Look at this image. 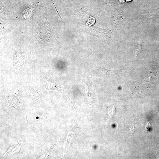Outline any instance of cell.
<instances>
[{"instance_id":"3","label":"cell","mask_w":159,"mask_h":159,"mask_svg":"<svg viewBox=\"0 0 159 159\" xmlns=\"http://www.w3.org/2000/svg\"><path fill=\"white\" fill-rule=\"evenodd\" d=\"M150 126V124L149 121H148L147 125L145 127V129L147 130V131H149V129L151 128Z\"/></svg>"},{"instance_id":"2","label":"cell","mask_w":159,"mask_h":159,"mask_svg":"<svg viewBox=\"0 0 159 159\" xmlns=\"http://www.w3.org/2000/svg\"><path fill=\"white\" fill-rule=\"evenodd\" d=\"M135 128L136 127L134 124L131 127L130 131L131 135H132L134 133Z\"/></svg>"},{"instance_id":"1","label":"cell","mask_w":159,"mask_h":159,"mask_svg":"<svg viewBox=\"0 0 159 159\" xmlns=\"http://www.w3.org/2000/svg\"><path fill=\"white\" fill-rule=\"evenodd\" d=\"M98 70H99V72L101 75H108L109 74V70H107L103 68H101V67H99Z\"/></svg>"}]
</instances>
